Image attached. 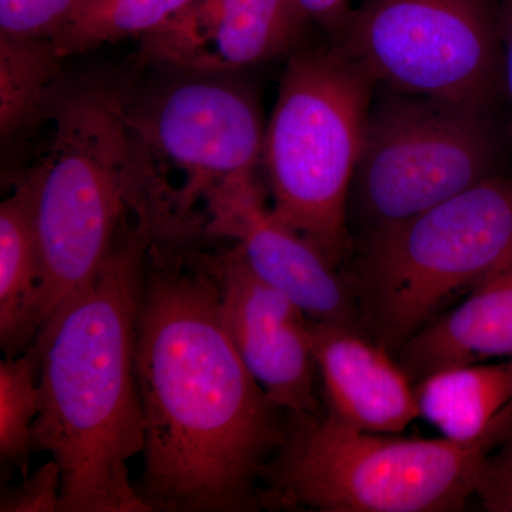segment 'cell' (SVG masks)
<instances>
[{
    "label": "cell",
    "instance_id": "4fadbf2b",
    "mask_svg": "<svg viewBox=\"0 0 512 512\" xmlns=\"http://www.w3.org/2000/svg\"><path fill=\"white\" fill-rule=\"evenodd\" d=\"M326 409L370 433L397 434L419 419L416 383L396 356L362 330L312 322Z\"/></svg>",
    "mask_w": 512,
    "mask_h": 512
},
{
    "label": "cell",
    "instance_id": "9a60e30c",
    "mask_svg": "<svg viewBox=\"0 0 512 512\" xmlns=\"http://www.w3.org/2000/svg\"><path fill=\"white\" fill-rule=\"evenodd\" d=\"M35 195L29 170L0 204V346L6 357L25 353L42 328Z\"/></svg>",
    "mask_w": 512,
    "mask_h": 512
},
{
    "label": "cell",
    "instance_id": "5bb4252c",
    "mask_svg": "<svg viewBox=\"0 0 512 512\" xmlns=\"http://www.w3.org/2000/svg\"><path fill=\"white\" fill-rule=\"evenodd\" d=\"M512 356V252L396 355L414 383L447 367Z\"/></svg>",
    "mask_w": 512,
    "mask_h": 512
},
{
    "label": "cell",
    "instance_id": "44dd1931",
    "mask_svg": "<svg viewBox=\"0 0 512 512\" xmlns=\"http://www.w3.org/2000/svg\"><path fill=\"white\" fill-rule=\"evenodd\" d=\"M474 495L485 511L512 512V427L484 457Z\"/></svg>",
    "mask_w": 512,
    "mask_h": 512
},
{
    "label": "cell",
    "instance_id": "603a6c76",
    "mask_svg": "<svg viewBox=\"0 0 512 512\" xmlns=\"http://www.w3.org/2000/svg\"><path fill=\"white\" fill-rule=\"evenodd\" d=\"M298 3L312 25L328 35L330 43L342 35L353 9L350 0H298Z\"/></svg>",
    "mask_w": 512,
    "mask_h": 512
},
{
    "label": "cell",
    "instance_id": "30bf717a",
    "mask_svg": "<svg viewBox=\"0 0 512 512\" xmlns=\"http://www.w3.org/2000/svg\"><path fill=\"white\" fill-rule=\"evenodd\" d=\"M201 217L202 237L237 245L251 271L309 318L365 332L345 275L275 214L256 173L229 178L208 192Z\"/></svg>",
    "mask_w": 512,
    "mask_h": 512
},
{
    "label": "cell",
    "instance_id": "52a82bcc",
    "mask_svg": "<svg viewBox=\"0 0 512 512\" xmlns=\"http://www.w3.org/2000/svg\"><path fill=\"white\" fill-rule=\"evenodd\" d=\"M168 77L140 96L111 90L130 134L138 177L161 239L202 238V202L229 178L258 173L266 124L258 94L242 73L164 69Z\"/></svg>",
    "mask_w": 512,
    "mask_h": 512
},
{
    "label": "cell",
    "instance_id": "6da1fadb",
    "mask_svg": "<svg viewBox=\"0 0 512 512\" xmlns=\"http://www.w3.org/2000/svg\"><path fill=\"white\" fill-rule=\"evenodd\" d=\"M154 239L137 320L144 417L138 494L151 511L248 512L288 430L242 362L201 251Z\"/></svg>",
    "mask_w": 512,
    "mask_h": 512
},
{
    "label": "cell",
    "instance_id": "3957f363",
    "mask_svg": "<svg viewBox=\"0 0 512 512\" xmlns=\"http://www.w3.org/2000/svg\"><path fill=\"white\" fill-rule=\"evenodd\" d=\"M512 427V403L480 439H397L332 413L288 414L281 447L262 468L261 507L323 512L460 511L484 457Z\"/></svg>",
    "mask_w": 512,
    "mask_h": 512
},
{
    "label": "cell",
    "instance_id": "9c48e42d",
    "mask_svg": "<svg viewBox=\"0 0 512 512\" xmlns=\"http://www.w3.org/2000/svg\"><path fill=\"white\" fill-rule=\"evenodd\" d=\"M501 0H362L333 45L380 86L494 111Z\"/></svg>",
    "mask_w": 512,
    "mask_h": 512
},
{
    "label": "cell",
    "instance_id": "7a4b0ae2",
    "mask_svg": "<svg viewBox=\"0 0 512 512\" xmlns=\"http://www.w3.org/2000/svg\"><path fill=\"white\" fill-rule=\"evenodd\" d=\"M153 241L150 211L137 208L92 281L33 342L42 396L33 448L62 471L59 512H153L128 470L144 450L136 342Z\"/></svg>",
    "mask_w": 512,
    "mask_h": 512
},
{
    "label": "cell",
    "instance_id": "e0dca14e",
    "mask_svg": "<svg viewBox=\"0 0 512 512\" xmlns=\"http://www.w3.org/2000/svg\"><path fill=\"white\" fill-rule=\"evenodd\" d=\"M63 57L52 39L0 36V138L9 144L59 96Z\"/></svg>",
    "mask_w": 512,
    "mask_h": 512
},
{
    "label": "cell",
    "instance_id": "2e32d148",
    "mask_svg": "<svg viewBox=\"0 0 512 512\" xmlns=\"http://www.w3.org/2000/svg\"><path fill=\"white\" fill-rule=\"evenodd\" d=\"M420 417L456 441L480 439L512 403V356L447 367L416 383Z\"/></svg>",
    "mask_w": 512,
    "mask_h": 512
},
{
    "label": "cell",
    "instance_id": "ba28073f",
    "mask_svg": "<svg viewBox=\"0 0 512 512\" xmlns=\"http://www.w3.org/2000/svg\"><path fill=\"white\" fill-rule=\"evenodd\" d=\"M504 173L494 111L377 84L349 208L365 235Z\"/></svg>",
    "mask_w": 512,
    "mask_h": 512
},
{
    "label": "cell",
    "instance_id": "8fae6325",
    "mask_svg": "<svg viewBox=\"0 0 512 512\" xmlns=\"http://www.w3.org/2000/svg\"><path fill=\"white\" fill-rule=\"evenodd\" d=\"M201 255L220 289L225 329L249 373L286 413L319 412L313 320L259 279L237 245Z\"/></svg>",
    "mask_w": 512,
    "mask_h": 512
},
{
    "label": "cell",
    "instance_id": "d6986e66",
    "mask_svg": "<svg viewBox=\"0 0 512 512\" xmlns=\"http://www.w3.org/2000/svg\"><path fill=\"white\" fill-rule=\"evenodd\" d=\"M40 353L35 343L25 353L0 362V464L3 474L28 471L33 427L42 406Z\"/></svg>",
    "mask_w": 512,
    "mask_h": 512
},
{
    "label": "cell",
    "instance_id": "cb8c5ba5",
    "mask_svg": "<svg viewBox=\"0 0 512 512\" xmlns=\"http://www.w3.org/2000/svg\"><path fill=\"white\" fill-rule=\"evenodd\" d=\"M501 53H503V93L510 106V128L512 137V0H501Z\"/></svg>",
    "mask_w": 512,
    "mask_h": 512
},
{
    "label": "cell",
    "instance_id": "ac0fdd59",
    "mask_svg": "<svg viewBox=\"0 0 512 512\" xmlns=\"http://www.w3.org/2000/svg\"><path fill=\"white\" fill-rule=\"evenodd\" d=\"M192 0H82L52 37L57 55L67 57L126 37H144L174 18Z\"/></svg>",
    "mask_w": 512,
    "mask_h": 512
},
{
    "label": "cell",
    "instance_id": "ffe728a7",
    "mask_svg": "<svg viewBox=\"0 0 512 512\" xmlns=\"http://www.w3.org/2000/svg\"><path fill=\"white\" fill-rule=\"evenodd\" d=\"M82 0H0V36L52 39Z\"/></svg>",
    "mask_w": 512,
    "mask_h": 512
},
{
    "label": "cell",
    "instance_id": "277c9868",
    "mask_svg": "<svg viewBox=\"0 0 512 512\" xmlns=\"http://www.w3.org/2000/svg\"><path fill=\"white\" fill-rule=\"evenodd\" d=\"M376 86L339 46H301L288 56L266 124L272 210L335 266L355 245L350 190Z\"/></svg>",
    "mask_w": 512,
    "mask_h": 512
},
{
    "label": "cell",
    "instance_id": "5b68a950",
    "mask_svg": "<svg viewBox=\"0 0 512 512\" xmlns=\"http://www.w3.org/2000/svg\"><path fill=\"white\" fill-rule=\"evenodd\" d=\"M349 276L366 335L394 356L512 252V173L360 235Z\"/></svg>",
    "mask_w": 512,
    "mask_h": 512
},
{
    "label": "cell",
    "instance_id": "7c38bea8",
    "mask_svg": "<svg viewBox=\"0 0 512 512\" xmlns=\"http://www.w3.org/2000/svg\"><path fill=\"white\" fill-rule=\"evenodd\" d=\"M309 25L298 0H192L143 37L141 56L161 69L242 73L291 55Z\"/></svg>",
    "mask_w": 512,
    "mask_h": 512
},
{
    "label": "cell",
    "instance_id": "8992f818",
    "mask_svg": "<svg viewBox=\"0 0 512 512\" xmlns=\"http://www.w3.org/2000/svg\"><path fill=\"white\" fill-rule=\"evenodd\" d=\"M49 114L56 123L52 147L32 168L42 328L92 281L121 225L144 202L133 144L111 89L60 90Z\"/></svg>",
    "mask_w": 512,
    "mask_h": 512
},
{
    "label": "cell",
    "instance_id": "7402d4cb",
    "mask_svg": "<svg viewBox=\"0 0 512 512\" xmlns=\"http://www.w3.org/2000/svg\"><path fill=\"white\" fill-rule=\"evenodd\" d=\"M62 471L50 458L32 476L26 474L18 487L8 488L0 497V512H59Z\"/></svg>",
    "mask_w": 512,
    "mask_h": 512
}]
</instances>
